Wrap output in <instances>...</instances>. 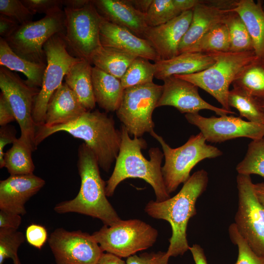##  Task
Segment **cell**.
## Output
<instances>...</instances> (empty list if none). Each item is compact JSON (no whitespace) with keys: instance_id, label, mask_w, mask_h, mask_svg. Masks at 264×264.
<instances>
[{"instance_id":"cell-27","label":"cell","mask_w":264,"mask_h":264,"mask_svg":"<svg viewBox=\"0 0 264 264\" xmlns=\"http://www.w3.org/2000/svg\"><path fill=\"white\" fill-rule=\"evenodd\" d=\"M0 64L11 71L23 73L25 82L33 87H41L46 64L27 60L16 54L6 41L0 38Z\"/></svg>"},{"instance_id":"cell-54","label":"cell","mask_w":264,"mask_h":264,"mask_svg":"<svg viewBox=\"0 0 264 264\" xmlns=\"http://www.w3.org/2000/svg\"><path fill=\"white\" fill-rule=\"evenodd\" d=\"M263 10L264 11V4L263 5Z\"/></svg>"},{"instance_id":"cell-45","label":"cell","mask_w":264,"mask_h":264,"mask_svg":"<svg viewBox=\"0 0 264 264\" xmlns=\"http://www.w3.org/2000/svg\"><path fill=\"white\" fill-rule=\"evenodd\" d=\"M15 120H16L13 110L6 98L1 92L0 94V125L5 126Z\"/></svg>"},{"instance_id":"cell-2","label":"cell","mask_w":264,"mask_h":264,"mask_svg":"<svg viewBox=\"0 0 264 264\" xmlns=\"http://www.w3.org/2000/svg\"><path fill=\"white\" fill-rule=\"evenodd\" d=\"M120 130L119 152L113 172L106 182V196H112L117 186L122 181L130 178H138L152 187L156 201L161 202L171 198L166 190L161 171L163 153L157 147L151 148L149 150L150 160L147 159L141 151L147 147L146 140L142 137L131 138L123 125Z\"/></svg>"},{"instance_id":"cell-33","label":"cell","mask_w":264,"mask_h":264,"mask_svg":"<svg viewBox=\"0 0 264 264\" xmlns=\"http://www.w3.org/2000/svg\"><path fill=\"white\" fill-rule=\"evenodd\" d=\"M230 39L228 28L220 23L204 35L188 52L213 53L230 51Z\"/></svg>"},{"instance_id":"cell-35","label":"cell","mask_w":264,"mask_h":264,"mask_svg":"<svg viewBox=\"0 0 264 264\" xmlns=\"http://www.w3.org/2000/svg\"><path fill=\"white\" fill-rule=\"evenodd\" d=\"M236 169L238 174L257 175L264 178V136L249 143L244 157Z\"/></svg>"},{"instance_id":"cell-12","label":"cell","mask_w":264,"mask_h":264,"mask_svg":"<svg viewBox=\"0 0 264 264\" xmlns=\"http://www.w3.org/2000/svg\"><path fill=\"white\" fill-rule=\"evenodd\" d=\"M0 88L19 125L21 136L19 138L35 151L37 148L35 143L37 126L32 112L40 89L28 85L16 73L3 66L0 67Z\"/></svg>"},{"instance_id":"cell-21","label":"cell","mask_w":264,"mask_h":264,"mask_svg":"<svg viewBox=\"0 0 264 264\" xmlns=\"http://www.w3.org/2000/svg\"><path fill=\"white\" fill-rule=\"evenodd\" d=\"M87 111L74 92L65 83L51 97L43 125L54 126L69 123Z\"/></svg>"},{"instance_id":"cell-8","label":"cell","mask_w":264,"mask_h":264,"mask_svg":"<svg viewBox=\"0 0 264 264\" xmlns=\"http://www.w3.org/2000/svg\"><path fill=\"white\" fill-rule=\"evenodd\" d=\"M46 66L40 91L36 97L32 112L36 126L43 125L48 103L54 92L63 84L67 72L81 59L69 51L64 33L51 37L44 44Z\"/></svg>"},{"instance_id":"cell-28","label":"cell","mask_w":264,"mask_h":264,"mask_svg":"<svg viewBox=\"0 0 264 264\" xmlns=\"http://www.w3.org/2000/svg\"><path fill=\"white\" fill-rule=\"evenodd\" d=\"M136 57L115 48L102 46L92 57L90 62L94 66L121 79Z\"/></svg>"},{"instance_id":"cell-30","label":"cell","mask_w":264,"mask_h":264,"mask_svg":"<svg viewBox=\"0 0 264 264\" xmlns=\"http://www.w3.org/2000/svg\"><path fill=\"white\" fill-rule=\"evenodd\" d=\"M32 152L28 146L17 139L4 155V167L10 175L33 174L35 165L31 157Z\"/></svg>"},{"instance_id":"cell-36","label":"cell","mask_w":264,"mask_h":264,"mask_svg":"<svg viewBox=\"0 0 264 264\" xmlns=\"http://www.w3.org/2000/svg\"><path fill=\"white\" fill-rule=\"evenodd\" d=\"M25 240L23 234L17 229L0 228V264L7 259H11L14 264H21L18 251Z\"/></svg>"},{"instance_id":"cell-16","label":"cell","mask_w":264,"mask_h":264,"mask_svg":"<svg viewBox=\"0 0 264 264\" xmlns=\"http://www.w3.org/2000/svg\"><path fill=\"white\" fill-rule=\"evenodd\" d=\"M163 81L162 92L156 108L172 106L186 114L197 113L202 110L213 111L220 116L235 114L232 110L218 108L205 101L199 94L198 88L188 81L175 76L166 78Z\"/></svg>"},{"instance_id":"cell-46","label":"cell","mask_w":264,"mask_h":264,"mask_svg":"<svg viewBox=\"0 0 264 264\" xmlns=\"http://www.w3.org/2000/svg\"><path fill=\"white\" fill-rule=\"evenodd\" d=\"M20 24L15 20L0 15V35L3 39L10 37L19 27Z\"/></svg>"},{"instance_id":"cell-34","label":"cell","mask_w":264,"mask_h":264,"mask_svg":"<svg viewBox=\"0 0 264 264\" xmlns=\"http://www.w3.org/2000/svg\"><path fill=\"white\" fill-rule=\"evenodd\" d=\"M155 68L149 60L136 57L127 68L120 80L124 89L153 82Z\"/></svg>"},{"instance_id":"cell-41","label":"cell","mask_w":264,"mask_h":264,"mask_svg":"<svg viewBox=\"0 0 264 264\" xmlns=\"http://www.w3.org/2000/svg\"><path fill=\"white\" fill-rule=\"evenodd\" d=\"M170 257L166 252L143 253L127 258L126 264H169Z\"/></svg>"},{"instance_id":"cell-25","label":"cell","mask_w":264,"mask_h":264,"mask_svg":"<svg viewBox=\"0 0 264 264\" xmlns=\"http://www.w3.org/2000/svg\"><path fill=\"white\" fill-rule=\"evenodd\" d=\"M92 83L96 103L106 112L116 111L124 90L120 79L94 66Z\"/></svg>"},{"instance_id":"cell-9","label":"cell","mask_w":264,"mask_h":264,"mask_svg":"<svg viewBox=\"0 0 264 264\" xmlns=\"http://www.w3.org/2000/svg\"><path fill=\"white\" fill-rule=\"evenodd\" d=\"M162 85L154 82L124 89L115 111L130 135L141 137L154 131L152 114L162 92Z\"/></svg>"},{"instance_id":"cell-14","label":"cell","mask_w":264,"mask_h":264,"mask_svg":"<svg viewBox=\"0 0 264 264\" xmlns=\"http://www.w3.org/2000/svg\"><path fill=\"white\" fill-rule=\"evenodd\" d=\"M48 243L56 264H96L104 253L92 235L56 229Z\"/></svg>"},{"instance_id":"cell-42","label":"cell","mask_w":264,"mask_h":264,"mask_svg":"<svg viewBox=\"0 0 264 264\" xmlns=\"http://www.w3.org/2000/svg\"><path fill=\"white\" fill-rule=\"evenodd\" d=\"M25 239L30 245L41 249L48 239L47 230L43 225L31 224L26 229Z\"/></svg>"},{"instance_id":"cell-31","label":"cell","mask_w":264,"mask_h":264,"mask_svg":"<svg viewBox=\"0 0 264 264\" xmlns=\"http://www.w3.org/2000/svg\"><path fill=\"white\" fill-rule=\"evenodd\" d=\"M228 105L237 109L240 117L246 118L248 121L264 125V114L259 101L242 89L233 87L229 91Z\"/></svg>"},{"instance_id":"cell-38","label":"cell","mask_w":264,"mask_h":264,"mask_svg":"<svg viewBox=\"0 0 264 264\" xmlns=\"http://www.w3.org/2000/svg\"><path fill=\"white\" fill-rule=\"evenodd\" d=\"M228 232L231 242L238 249L237 259L234 264H264V258L252 250L238 231L234 223L229 226Z\"/></svg>"},{"instance_id":"cell-40","label":"cell","mask_w":264,"mask_h":264,"mask_svg":"<svg viewBox=\"0 0 264 264\" xmlns=\"http://www.w3.org/2000/svg\"><path fill=\"white\" fill-rule=\"evenodd\" d=\"M22 3L33 14L45 15L61 10L62 0H22Z\"/></svg>"},{"instance_id":"cell-11","label":"cell","mask_w":264,"mask_h":264,"mask_svg":"<svg viewBox=\"0 0 264 264\" xmlns=\"http://www.w3.org/2000/svg\"><path fill=\"white\" fill-rule=\"evenodd\" d=\"M64 11V38L69 51L74 56L90 62L92 57L102 47L100 39L102 17L92 0L81 9L65 7Z\"/></svg>"},{"instance_id":"cell-13","label":"cell","mask_w":264,"mask_h":264,"mask_svg":"<svg viewBox=\"0 0 264 264\" xmlns=\"http://www.w3.org/2000/svg\"><path fill=\"white\" fill-rule=\"evenodd\" d=\"M238 210L234 224L252 250L264 258V207L255 195L250 176L238 174Z\"/></svg>"},{"instance_id":"cell-1","label":"cell","mask_w":264,"mask_h":264,"mask_svg":"<svg viewBox=\"0 0 264 264\" xmlns=\"http://www.w3.org/2000/svg\"><path fill=\"white\" fill-rule=\"evenodd\" d=\"M59 132L82 139L96 156L99 167L108 172L118 156L121 142V130L115 127L112 116L96 110L87 111L75 120L63 125L37 126L38 146L45 138Z\"/></svg>"},{"instance_id":"cell-3","label":"cell","mask_w":264,"mask_h":264,"mask_svg":"<svg viewBox=\"0 0 264 264\" xmlns=\"http://www.w3.org/2000/svg\"><path fill=\"white\" fill-rule=\"evenodd\" d=\"M208 182L207 172L203 169L197 171L174 197L161 202L151 200L146 204L144 210L149 216L165 220L171 225L172 234L166 252L170 257L182 256L189 250L188 223L197 214V200L206 189Z\"/></svg>"},{"instance_id":"cell-51","label":"cell","mask_w":264,"mask_h":264,"mask_svg":"<svg viewBox=\"0 0 264 264\" xmlns=\"http://www.w3.org/2000/svg\"><path fill=\"white\" fill-rule=\"evenodd\" d=\"M89 1V0H63L62 3L66 8L78 9L85 7Z\"/></svg>"},{"instance_id":"cell-18","label":"cell","mask_w":264,"mask_h":264,"mask_svg":"<svg viewBox=\"0 0 264 264\" xmlns=\"http://www.w3.org/2000/svg\"><path fill=\"white\" fill-rule=\"evenodd\" d=\"M45 184L44 180L34 174L10 175L0 180V210L25 215V203Z\"/></svg>"},{"instance_id":"cell-43","label":"cell","mask_w":264,"mask_h":264,"mask_svg":"<svg viewBox=\"0 0 264 264\" xmlns=\"http://www.w3.org/2000/svg\"><path fill=\"white\" fill-rule=\"evenodd\" d=\"M16 130L11 125L1 126L0 128V168L4 167V147L11 143H13L16 140Z\"/></svg>"},{"instance_id":"cell-47","label":"cell","mask_w":264,"mask_h":264,"mask_svg":"<svg viewBox=\"0 0 264 264\" xmlns=\"http://www.w3.org/2000/svg\"><path fill=\"white\" fill-rule=\"evenodd\" d=\"M195 264H208L203 248L198 244H194L190 247Z\"/></svg>"},{"instance_id":"cell-23","label":"cell","mask_w":264,"mask_h":264,"mask_svg":"<svg viewBox=\"0 0 264 264\" xmlns=\"http://www.w3.org/2000/svg\"><path fill=\"white\" fill-rule=\"evenodd\" d=\"M216 61L215 52H185L172 58L154 62V77L163 80L176 75H187L203 70Z\"/></svg>"},{"instance_id":"cell-10","label":"cell","mask_w":264,"mask_h":264,"mask_svg":"<svg viewBox=\"0 0 264 264\" xmlns=\"http://www.w3.org/2000/svg\"><path fill=\"white\" fill-rule=\"evenodd\" d=\"M65 32V14L61 9L45 15L39 20L20 25L10 37L4 39L13 51L21 57L46 64L44 44L54 35Z\"/></svg>"},{"instance_id":"cell-17","label":"cell","mask_w":264,"mask_h":264,"mask_svg":"<svg viewBox=\"0 0 264 264\" xmlns=\"http://www.w3.org/2000/svg\"><path fill=\"white\" fill-rule=\"evenodd\" d=\"M192 16V10L187 11L164 24L148 28L144 39L150 43L160 60L179 55V44L190 24Z\"/></svg>"},{"instance_id":"cell-49","label":"cell","mask_w":264,"mask_h":264,"mask_svg":"<svg viewBox=\"0 0 264 264\" xmlns=\"http://www.w3.org/2000/svg\"><path fill=\"white\" fill-rule=\"evenodd\" d=\"M96 264H126V263L113 254L103 253Z\"/></svg>"},{"instance_id":"cell-26","label":"cell","mask_w":264,"mask_h":264,"mask_svg":"<svg viewBox=\"0 0 264 264\" xmlns=\"http://www.w3.org/2000/svg\"><path fill=\"white\" fill-rule=\"evenodd\" d=\"M90 62L80 60L65 77V83L74 92L87 111H91L96 102L92 83V66Z\"/></svg>"},{"instance_id":"cell-15","label":"cell","mask_w":264,"mask_h":264,"mask_svg":"<svg viewBox=\"0 0 264 264\" xmlns=\"http://www.w3.org/2000/svg\"><path fill=\"white\" fill-rule=\"evenodd\" d=\"M187 121L198 128L206 141L221 143L238 137L252 140L264 136V125L233 115L203 117L198 113L186 114Z\"/></svg>"},{"instance_id":"cell-4","label":"cell","mask_w":264,"mask_h":264,"mask_svg":"<svg viewBox=\"0 0 264 264\" xmlns=\"http://www.w3.org/2000/svg\"><path fill=\"white\" fill-rule=\"evenodd\" d=\"M78 156L79 191L74 198L57 203L54 210L58 214L76 213L88 216L109 226L116 224L121 219L107 198L106 182L101 176L96 156L85 143L79 146Z\"/></svg>"},{"instance_id":"cell-5","label":"cell","mask_w":264,"mask_h":264,"mask_svg":"<svg viewBox=\"0 0 264 264\" xmlns=\"http://www.w3.org/2000/svg\"><path fill=\"white\" fill-rule=\"evenodd\" d=\"M150 134L162 147L165 163L161 171L166 190L170 195L190 178L191 171L198 163L223 154L218 148L207 144L201 132L191 135L184 144L176 148H171L154 131Z\"/></svg>"},{"instance_id":"cell-19","label":"cell","mask_w":264,"mask_h":264,"mask_svg":"<svg viewBox=\"0 0 264 264\" xmlns=\"http://www.w3.org/2000/svg\"><path fill=\"white\" fill-rule=\"evenodd\" d=\"M100 39L103 46L115 48L154 62L160 60L155 50L146 39L127 28L113 24L102 17Z\"/></svg>"},{"instance_id":"cell-44","label":"cell","mask_w":264,"mask_h":264,"mask_svg":"<svg viewBox=\"0 0 264 264\" xmlns=\"http://www.w3.org/2000/svg\"><path fill=\"white\" fill-rule=\"evenodd\" d=\"M22 221L21 215L0 210V228L18 230Z\"/></svg>"},{"instance_id":"cell-20","label":"cell","mask_w":264,"mask_h":264,"mask_svg":"<svg viewBox=\"0 0 264 264\" xmlns=\"http://www.w3.org/2000/svg\"><path fill=\"white\" fill-rule=\"evenodd\" d=\"M92 1L102 17L144 39L145 33L149 27L145 21V14L137 10L130 0H93Z\"/></svg>"},{"instance_id":"cell-22","label":"cell","mask_w":264,"mask_h":264,"mask_svg":"<svg viewBox=\"0 0 264 264\" xmlns=\"http://www.w3.org/2000/svg\"><path fill=\"white\" fill-rule=\"evenodd\" d=\"M192 11L191 22L179 45V54L188 52L211 29L223 22L227 13V10L207 4L204 0H200Z\"/></svg>"},{"instance_id":"cell-6","label":"cell","mask_w":264,"mask_h":264,"mask_svg":"<svg viewBox=\"0 0 264 264\" xmlns=\"http://www.w3.org/2000/svg\"><path fill=\"white\" fill-rule=\"evenodd\" d=\"M216 61L208 68L187 75H174L188 81L215 98L222 108L231 110L228 97L229 87L238 74L258 58L254 51L215 52Z\"/></svg>"},{"instance_id":"cell-32","label":"cell","mask_w":264,"mask_h":264,"mask_svg":"<svg viewBox=\"0 0 264 264\" xmlns=\"http://www.w3.org/2000/svg\"><path fill=\"white\" fill-rule=\"evenodd\" d=\"M223 22L226 25L230 39V51L242 52L254 50L251 36L239 15L228 11Z\"/></svg>"},{"instance_id":"cell-37","label":"cell","mask_w":264,"mask_h":264,"mask_svg":"<svg viewBox=\"0 0 264 264\" xmlns=\"http://www.w3.org/2000/svg\"><path fill=\"white\" fill-rule=\"evenodd\" d=\"M180 14L173 0H153L145 14V21L149 27H155L167 22Z\"/></svg>"},{"instance_id":"cell-7","label":"cell","mask_w":264,"mask_h":264,"mask_svg":"<svg viewBox=\"0 0 264 264\" xmlns=\"http://www.w3.org/2000/svg\"><path fill=\"white\" fill-rule=\"evenodd\" d=\"M157 230L138 219L121 220L111 226L104 225L92 236L103 251L120 258H128L152 247L158 237Z\"/></svg>"},{"instance_id":"cell-39","label":"cell","mask_w":264,"mask_h":264,"mask_svg":"<svg viewBox=\"0 0 264 264\" xmlns=\"http://www.w3.org/2000/svg\"><path fill=\"white\" fill-rule=\"evenodd\" d=\"M0 13L15 20L20 25L32 21L34 15L20 0H0Z\"/></svg>"},{"instance_id":"cell-52","label":"cell","mask_w":264,"mask_h":264,"mask_svg":"<svg viewBox=\"0 0 264 264\" xmlns=\"http://www.w3.org/2000/svg\"><path fill=\"white\" fill-rule=\"evenodd\" d=\"M253 188L257 198L264 207V183L254 184Z\"/></svg>"},{"instance_id":"cell-48","label":"cell","mask_w":264,"mask_h":264,"mask_svg":"<svg viewBox=\"0 0 264 264\" xmlns=\"http://www.w3.org/2000/svg\"><path fill=\"white\" fill-rule=\"evenodd\" d=\"M199 1V0H173L176 8L181 14L192 10Z\"/></svg>"},{"instance_id":"cell-24","label":"cell","mask_w":264,"mask_h":264,"mask_svg":"<svg viewBox=\"0 0 264 264\" xmlns=\"http://www.w3.org/2000/svg\"><path fill=\"white\" fill-rule=\"evenodd\" d=\"M228 11L237 13L243 22L252 39L256 56L264 60V11L260 0H236Z\"/></svg>"},{"instance_id":"cell-50","label":"cell","mask_w":264,"mask_h":264,"mask_svg":"<svg viewBox=\"0 0 264 264\" xmlns=\"http://www.w3.org/2000/svg\"><path fill=\"white\" fill-rule=\"evenodd\" d=\"M153 0H130L133 7L138 11L146 14Z\"/></svg>"},{"instance_id":"cell-53","label":"cell","mask_w":264,"mask_h":264,"mask_svg":"<svg viewBox=\"0 0 264 264\" xmlns=\"http://www.w3.org/2000/svg\"><path fill=\"white\" fill-rule=\"evenodd\" d=\"M258 100L259 102L261 108V109H262V110H263V113L264 114V99L262 100Z\"/></svg>"},{"instance_id":"cell-29","label":"cell","mask_w":264,"mask_h":264,"mask_svg":"<svg viewBox=\"0 0 264 264\" xmlns=\"http://www.w3.org/2000/svg\"><path fill=\"white\" fill-rule=\"evenodd\" d=\"M259 100L264 99V60L257 58L247 65L232 83Z\"/></svg>"}]
</instances>
